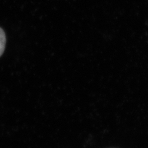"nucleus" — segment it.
Wrapping results in <instances>:
<instances>
[{"label":"nucleus","mask_w":148,"mask_h":148,"mask_svg":"<svg viewBox=\"0 0 148 148\" xmlns=\"http://www.w3.org/2000/svg\"><path fill=\"white\" fill-rule=\"evenodd\" d=\"M6 35L3 30L0 28V57L1 56L5 49Z\"/></svg>","instance_id":"nucleus-1"}]
</instances>
